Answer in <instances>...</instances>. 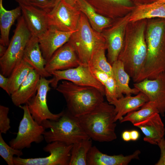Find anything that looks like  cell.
<instances>
[{
  "label": "cell",
  "instance_id": "d590c367",
  "mask_svg": "<svg viewBox=\"0 0 165 165\" xmlns=\"http://www.w3.org/2000/svg\"><path fill=\"white\" fill-rule=\"evenodd\" d=\"M90 67L92 73L96 79L104 86L110 75L101 71Z\"/></svg>",
  "mask_w": 165,
  "mask_h": 165
},
{
  "label": "cell",
  "instance_id": "603a6c76",
  "mask_svg": "<svg viewBox=\"0 0 165 165\" xmlns=\"http://www.w3.org/2000/svg\"><path fill=\"white\" fill-rule=\"evenodd\" d=\"M148 101L147 96L140 92L135 96H123L109 103L115 107L116 113L115 118L116 122L118 120L120 121L126 114L136 110Z\"/></svg>",
  "mask_w": 165,
  "mask_h": 165
},
{
  "label": "cell",
  "instance_id": "d6a6232c",
  "mask_svg": "<svg viewBox=\"0 0 165 165\" xmlns=\"http://www.w3.org/2000/svg\"><path fill=\"white\" fill-rule=\"evenodd\" d=\"M104 86L105 90V96L109 103L118 99L116 93L115 81L113 76H110Z\"/></svg>",
  "mask_w": 165,
  "mask_h": 165
},
{
  "label": "cell",
  "instance_id": "2e32d148",
  "mask_svg": "<svg viewBox=\"0 0 165 165\" xmlns=\"http://www.w3.org/2000/svg\"><path fill=\"white\" fill-rule=\"evenodd\" d=\"M19 6L29 30L32 35L39 38L50 27L48 13L29 4Z\"/></svg>",
  "mask_w": 165,
  "mask_h": 165
},
{
  "label": "cell",
  "instance_id": "7a4b0ae2",
  "mask_svg": "<svg viewBox=\"0 0 165 165\" xmlns=\"http://www.w3.org/2000/svg\"><path fill=\"white\" fill-rule=\"evenodd\" d=\"M147 22L145 39L147 54L145 64L136 82L153 79L165 72V19Z\"/></svg>",
  "mask_w": 165,
  "mask_h": 165
},
{
  "label": "cell",
  "instance_id": "9c48e42d",
  "mask_svg": "<svg viewBox=\"0 0 165 165\" xmlns=\"http://www.w3.org/2000/svg\"><path fill=\"white\" fill-rule=\"evenodd\" d=\"M73 145L59 141L48 143L43 150L49 152V156L43 157L23 158L14 157L15 165H69Z\"/></svg>",
  "mask_w": 165,
  "mask_h": 165
},
{
  "label": "cell",
  "instance_id": "b9f144b4",
  "mask_svg": "<svg viewBox=\"0 0 165 165\" xmlns=\"http://www.w3.org/2000/svg\"><path fill=\"white\" fill-rule=\"evenodd\" d=\"M6 47L0 44V57H2L5 53L7 48Z\"/></svg>",
  "mask_w": 165,
  "mask_h": 165
},
{
  "label": "cell",
  "instance_id": "e0dca14e",
  "mask_svg": "<svg viewBox=\"0 0 165 165\" xmlns=\"http://www.w3.org/2000/svg\"><path fill=\"white\" fill-rule=\"evenodd\" d=\"M98 13L114 20L132 11L135 6L130 0H86Z\"/></svg>",
  "mask_w": 165,
  "mask_h": 165
},
{
  "label": "cell",
  "instance_id": "8fae6325",
  "mask_svg": "<svg viewBox=\"0 0 165 165\" xmlns=\"http://www.w3.org/2000/svg\"><path fill=\"white\" fill-rule=\"evenodd\" d=\"M130 13L114 19L111 25L101 32L105 42L107 60L112 65L118 60L122 49Z\"/></svg>",
  "mask_w": 165,
  "mask_h": 165
},
{
  "label": "cell",
  "instance_id": "f1b7e54d",
  "mask_svg": "<svg viewBox=\"0 0 165 165\" xmlns=\"http://www.w3.org/2000/svg\"><path fill=\"white\" fill-rule=\"evenodd\" d=\"M92 146V140L90 138L73 144L69 165H87V156Z\"/></svg>",
  "mask_w": 165,
  "mask_h": 165
},
{
  "label": "cell",
  "instance_id": "7402d4cb",
  "mask_svg": "<svg viewBox=\"0 0 165 165\" xmlns=\"http://www.w3.org/2000/svg\"><path fill=\"white\" fill-rule=\"evenodd\" d=\"M40 78V75L34 69L30 72L19 88L10 95L14 105L19 107L26 104L36 95Z\"/></svg>",
  "mask_w": 165,
  "mask_h": 165
},
{
  "label": "cell",
  "instance_id": "f35d334b",
  "mask_svg": "<svg viewBox=\"0 0 165 165\" xmlns=\"http://www.w3.org/2000/svg\"><path fill=\"white\" fill-rule=\"evenodd\" d=\"M131 140L133 141L137 140L139 138L140 134L136 130H133L130 131Z\"/></svg>",
  "mask_w": 165,
  "mask_h": 165
},
{
  "label": "cell",
  "instance_id": "6da1fadb",
  "mask_svg": "<svg viewBox=\"0 0 165 165\" xmlns=\"http://www.w3.org/2000/svg\"><path fill=\"white\" fill-rule=\"evenodd\" d=\"M147 21L144 19L128 23L123 46L118 60L134 82H136L145 64L147 54L145 32Z\"/></svg>",
  "mask_w": 165,
  "mask_h": 165
},
{
  "label": "cell",
  "instance_id": "5b68a950",
  "mask_svg": "<svg viewBox=\"0 0 165 165\" xmlns=\"http://www.w3.org/2000/svg\"><path fill=\"white\" fill-rule=\"evenodd\" d=\"M74 47L80 64L89 65L94 53L105 48V42L101 33L92 28L86 16L81 12L76 30L68 41Z\"/></svg>",
  "mask_w": 165,
  "mask_h": 165
},
{
  "label": "cell",
  "instance_id": "ba28073f",
  "mask_svg": "<svg viewBox=\"0 0 165 165\" xmlns=\"http://www.w3.org/2000/svg\"><path fill=\"white\" fill-rule=\"evenodd\" d=\"M19 107L23 111V117L16 137L9 141V144L14 148L22 150L30 148L33 142H42L44 139L43 134L45 129L33 118L26 104Z\"/></svg>",
  "mask_w": 165,
  "mask_h": 165
},
{
  "label": "cell",
  "instance_id": "1f68e13d",
  "mask_svg": "<svg viewBox=\"0 0 165 165\" xmlns=\"http://www.w3.org/2000/svg\"><path fill=\"white\" fill-rule=\"evenodd\" d=\"M23 155L21 150L16 149L9 145L0 133V155L8 165H14V155L20 157Z\"/></svg>",
  "mask_w": 165,
  "mask_h": 165
},
{
  "label": "cell",
  "instance_id": "e575fe53",
  "mask_svg": "<svg viewBox=\"0 0 165 165\" xmlns=\"http://www.w3.org/2000/svg\"><path fill=\"white\" fill-rule=\"evenodd\" d=\"M9 107L0 105V133L6 134L10 128Z\"/></svg>",
  "mask_w": 165,
  "mask_h": 165
},
{
  "label": "cell",
  "instance_id": "d4e9b609",
  "mask_svg": "<svg viewBox=\"0 0 165 165\" xmlns=\"http://www.w3.org/2000/svg\"><path fill=\"white\" fill-rule=\"evenodd\" d=\"M75 7L86 16L92 28L99 32L111 26L114 21L98 13L86 0H79Z\"/></svg>",
  "mask_w": 165,
  "mask_h": 165
},
{
  "label": "cell",
  "instance_id": "74e56055",
  "mask_svg": "<svg viewBox=\"0 0 165 165\" xmlns=\"http://www.w3.org/2000/svg\"><path fill=\"white\" fill-rule=\"evenodd\" d=\"M6 77L2 73L0 74V87L8 94L9 79Z\"/></svg>",
  "mask_w": 165,
  "mask_h": 165
},
{
  "label": "cell",
  "instance_id": "cb8c5ba5",
  "mask_svg": "<svg viewBox=\"0 0 165 165\" xmlns=\"http://www.w3.org/2000/svg\"><path fill=\"white\" fill-rule=\"evenodd\" d=\"M155 18L165 19V3L157 1L152 3L135 5L129 17V22Z\"/></svg>",
  "mask_w": 165,
  "mask_h": 165
},
{
  "label": "cell",
  "instance_id": "4fadbf2b",
  "mask_svg": "<svg viewBox=\"0 0 165 165\" xmlns=\"http://www.w3.org/2000/svg\"><path fill=\"white\" fill-rule=\"evenodd\" d=\"M81 13L75 7L61 0L48 13L50 27L63 31H74L77 29Z\"/></svg>",
  "mask_w": 165,
  "mask_h": 165
},
{
  "label": "cell",
  "instance_id": "83f0119b",
  "mask_svg": "<svg viewBox=\"0 0 165 165\" xmlns=\"http://www.w3.org/2000/svg\"><path fill=\"white\" fill-rule=\"evenodd\" d=\"M33 69L29 64L22 59L9 76L8 94L11 95L16 91Z\"/></svg>",
  "mask_w": 165,
  "mask_h": 165
},
{
  "label": "cell",
  "instance_id": "ab89813d",
  "mask_svg": "<svg viewBox=\"0 0 165 165\" xmlns=\"http://www.w3.org/2000/svg\"><path fill=\"white\" fill-rule=\"evenodd\" d=\"M135 5L152 3L157 0H130Z\"/></svg>",
  "mask_w": 165,
  "mask_h": 165
},
{
  "label": "cell",
  "instance_id": "30bf717a",
  "mask_svg": "<svg viewBox=\"0 0 165 165\" xmlns=\"http://www.w3.org/2000/svg\"><path fill=\"white\" fill-rule=\"evenodd\" d=\"M50 74L53 76L50 85L54 88L56 89L60 81L67 80L79 85L94 87L105 95L104 86L96 79L89 65L80 64L75 68L54 71Z\"/></svg>",
  "mask_w": 165,
  "mask_h": 165
},
{
  "label": "cell",
  "instance_id": "8d00e7d4",
  "mask_svg": "<svg viewBox=\"0 0 165 165\" xmlns=\"http://www.w3.org/2000/svg\"><path fill=\"white\" fill-rule=\"evenodd\" d=\"M157 145L160 151L159 160L155 164L156 165H165V140L163 137L158 143Z\"/></svg>",
  "mask_w": 165,
  "mask_h": 165
},
{
  "label": "cell",
  "instance_id": "8992f818",
  "mask_svg": "<svg viewBox=\"0 0 165 165\" xmlns=\"http://www.w3.org/2000/svg\"><path fill=\"white\" fill-rule=\"evenodd\" d=\"M46 129L43 133L44 139L48 143L59 141L67 145H73L88 138L80 125L77 117L67 110L56 120H46L41 124Z\"/></svg>",
  "mask_w": 165,
  "mask_h": 165
},
{
  "label": "cell",
  "instance_id": "836d02e7",
  "mask_svg": "<svg viewBox=\"0 0 165 165\" xmlns=\"http://www.w3.org/2000/svg\"><path fill=\"white\" fill-rule=\"evenodd\" d=\"M61 0H29L28 4L48 13Z\"/></svg>",
  "mask_w": 165,
  "mask_h": 165
},
{
  "label": "cell",
  "instance_id": "60d3db41",
  "mask_svg": "<svg viewBox=\"0 0 165 165\" xmlns=\"http://www.w3.org/2000/svg\"><path fill=\"white\" fill-rule=\"evenodd\" d=\"M122 138L125 141H129L131 140L130 131H124L122 134Z\"/></svg>",
  "mask_w": 165,
  "mask_h": 165
},
{
  "label": "cell",
  "instance_id": "ee69618b",
  "mask_svg": "<svg viewBox=\"0 0 165 165\" xmlns=\"http://www.w3.org/2000/svg\"><path fill=\"white\" fill-rule=\"evenodd\" d=\"M16 2L18 3L19 5L24 4L28 5V4L29 0H15Z\"/></svg>",
  "mask_w": 165,
  "mask_h": 165
},
{
  "label": "cell",
  "instance_id": "3957f363",
  "mask_svg": "<svg viewBox=\"0 0 165 165\" xmlns=\"http://www.w3.org/2000/svg\"><path fill=\"white\" fill-rule=\"evenodd\" d=\"M114 106L103 101L90 112L77 117L89 137L100 142H110L117 138Z\"/></svg>",
  "mask_w": 165,
  "mask_h": 165
},
{
  "label": "cell",
  "instance_id": "ffe728a7",
  "mask_svg": "<svg viewBox=\"0 0 165 165\" xmlns=\"http://www.w3.org/2000/svg\"><path fill=\"white\" fill-rule=\"evenodd\" d=\"M23 59L29 64L41 76L43 77L52 75L45 68L47 61L41 51L38 38L32 35L25 48Z\"/></svg>",
  "mask_w": 165,
  "mask_h": 165
},
{
  "label": "cell",
  "instance_id": "9a60e30c",
  "mask_svg": "<svg viewBox=\"0 0 165 165\" xmlns=\"http://www.w3.org/2000/svg\"><path fill=\"white\" fill-rule=\"evenodd\" d=\"M80 64L74 47L68 41L54 53L47 61L45 68L50 74L54 71L75 68Z\"/></svg>",
  "mask_w": 165,
  "mask_h": 165
},
{
  "label": "cell",
  "instance_id": "484cf974",
  "mask_svg": "<svg viewBox=\"0 0 165 165\" xmlns=\"http://www.w3.org/2000/svg\"><path fill=\"white\" fill-rule=\"evenodd\" d=\"M112 66L117 98L123 96V94H138L140 92L138 89L134 87L131 88L129 86L130 77L125 71L123 63L117 60L112 64Z\"/></svg>",
  "mask_w": 165,
  "mask_h": 165
},
{
  "label": "cell",
  "instance_id": "4dcf8cb0",
  "mask_svg": "<svg viewBox=\"0 0 165 165\" xmlns=\"http://www.w3.org/2000/svg\"><path fill=\"white\" fill-rule=\"evenodd\" d=\"M105 48L97 50L93 55L89 64L90 67L113 76L112 65L108 62L105 56Z\"/></svg>",
  "mask_w": 165,
  "mask_h": 165
},
{
  "label": "cell",
  "instance_id": "4316f807",
  "mask_svg": "<svg viewBox=\"0 0 165 165\" xmlns=\"http://www.w3.org/2000/svg\"><path fill=\"white\" fill-rule=\"evenodd\" d=\"M21 13L20 6L13 9L7 10L3 6L2 0H0V44L8 46L11 28L16 20L20 16Z\"/></svg>",
  "mask_w": 165,
  "mask_h": 165
},
{
  "label": "cell",
  "instance_id": "7c38bea8",
  "mask_svg": "<svg viewBox=\"0 0 165 165\" xmlns=\"http://www.w3.org/2000/svg\"><path fill=\"white\" fill-rule=\"evenodd\" d=\"M53 79H47L41 77L36 95L26 104L33 118L39 124L46 120H56L63 114L64 111L54 114L49 110L47 103V96L50 90V86Z\"/></svg>",
  "mask_w": 165,
  "mask_h": 165
},
{
  "label": "cell",
  "instance_id": "f546056e",
  "mask_svg": "<svg viewBox=\"0 0 165 165\" xmlns=\"http://www.w3.org/2000/svg\"><path fill=\"white\" fill-rule=\"evenodd\" d=\"M156 113H159L155 104L148 101L138 110L134 111L127 114L120 121L121 123L129 121L133 124L141 122Z\"/></svg>",
  "mask_w": 165,
  "mask_h": 165
},
{
  "label": "cell",
  "instance_id": "277c9868",
  "mask_svg": "<svg viewBox=\"0 0 165 165\" xmlns=\"http://www.w3.org/2000/svg\"><path fill=\"white\" fill-rule=\"evenodd\" d=\"M56 90L64 97L67 110L76 117L90 112L104 101L105 95L96 88L67 80L62 81Z\"/></svg>",
  "mask_w": 165,
  "mask_h": 165
},
{
  "label": "cell",
  "instance_id": "ac0fdd59",
  "mask_svg": "<svg viewBox=\"0 0 165 165\" xmlns=\"http://www.w3.org/2000/svg\"><path fill=\"white\" fill-rule=\"evenodd\" d=\"M75 31L65 32L50 27L43 35L38 38L41 51L46 61L57 50L69 41Z\"/></svg>",
  "mask_w": 165,
  "mask_h": 165
},
{
  "label": "cell",
  "instance_id": "5bb4252c",
  "mask_svg": "<svg viewBox=\"0 0 165 165\" xmlns=\"http://www.w3.org/2000/svg\"><path fill=\"white\" fill-rule=\"evenodd\" d=\"M134 88L144 94L149 101L154 103L162 116L165 113V72L153 79H146L134 84Z\"/></svg>",
  "mask_w": 165,
  "mask_h": 165
},
{
  "label": "cell",
  "instance_id": "44dd1931",
  "mask_svg": "<svg viewBox=\"0 0 165 165\" xmlns=\"http://www.w3.org/2000/svg\"><path fill=\"white\" fill-rule=\"evenodd\" d=\"M133 125L139 128L144 134V141L150 144L157 145L164 137V126L158 113Z\"/></svg>",
  "mask_w": 165,
  "mask_h": 165
},
{
  "label": "cell",
  "instance_id": "7bdbcfd3",
  "mask_svg": "<svg viewBox=\"0 0 165 165\" xmlns=\"http://www.w3.org/2000/svg\"><path fill=\"white\" fill-rule=\"evenodd\" d=\"M64 2L68 4L73 6L75 7L77 1L79 0H62Z\"/></svg>",
  "mask_w": 165,
  "mask_h": 165
},
{
  "label": "cell",
  "instance_id": "d6986e66",
  "mask_svg": "<svg viewBox=\"0 0 165 165\" xmlns=\"http://www.w3.org/2000/svg\"><path fill=\"white\" fill-rule=\"evenodd\" d=\"M141 151L137 150L130 155H108L101 152L95 146H92L87 157V165H127L132 160L139 159Z\"/></svg>",
  "mask_w": 165,
  "mask_h": 165
},
{
  "label": "cell",
  "instance_id": "52a82bcc",
  "mask_svg": "<svg viewBox=\"0 0 165 165\" xmlns=\"http://www.w3.org/2000/svg\"><path fill=\"white\" fill-rule=\"evenodd\" d=\"M32 34L22 15L17 20L14 34L4 55L0 58L1 73L9 76L15 67L23 59L26 46Z\"/></svg>",
  "mask_w": 165,
  "mask_h": 165
},
{
  "label": "cell",
  "instance_id": "f6af8a7d",
  "mask_svg": "<svg viewBox=\"0 0 165 165\" xmlns=\"http://www.w3.org/2000/svg\"><path fill=\"white\" fill-rule=\"evenodd\" d=\"M156 1L160 3H165V0H157Z\"/></svg>",
  "mask_w": 165,
  "mask_h": 165
}]
</instances>
